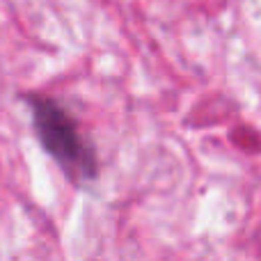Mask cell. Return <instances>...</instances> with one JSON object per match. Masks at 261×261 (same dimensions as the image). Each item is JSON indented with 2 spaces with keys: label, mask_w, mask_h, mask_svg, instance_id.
<instances>
[{
  "label": "cell",
  "mask_w": 261,
  "mask_h": 261,
  "mask_svg": "<svg viewBox=\"0 0 261 261\" xmlns=\"http://www.w3.org/2000/svg\"><path fill=\"white\" fill-rule=\"evenodd\" d=\"M32 115V128L44 151L60 165L71 184L85 186L99 176V158L92 142L83 135L78 122L58 99L25 94Z\"/></svg>",
  "instance_id": "6da1fadb"
}]
</instances>
